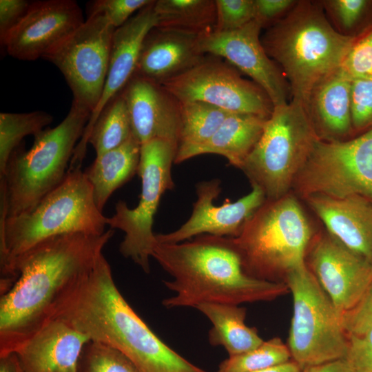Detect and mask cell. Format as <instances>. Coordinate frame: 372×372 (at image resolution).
I'll return each instance as SVG.
<instances>
[{
	"mask_svg": "<svg viewBox=\"0 0 372 372\" xmlns=\"http://www.w3.org/2000/svg\"><path fill=\"white\" fill-rule=\"evenodd\" d=\"M114 234L110 229L100 236H56L13 260L0 279V356L14 353L55 318Z\"/></svg>",
	"mask_w": 372,
	"mask_h": 372,
	"instance_id": "1",
	"label": "cell"
},
{
	"mask_svg": "<svg viewBox=\"0 0 372 372\" xmlns=\"http://www.w3.org/2000/svg\"><path fill=\"white\" fill-rule=\"evenodd\" d=\"M56 318L90 340L119 350L140 372H207L166 344L134 311L118 289L103 253L63 302Z\"/></svg>",
	"mask_w": 372,
	"mask_h": 372,
	"instance_id": "2",
	"label": "cell"
},
{
	"mask_svg": "<svg viewBox=\"0 0 372 372\" xmlns=\"http://www.w3.org/2000/svg\"><path fill=\"white\" fill-rule=\"evenodd\" d=\"M152 257L172 278L163 281L174 292L162 302L167 309L271 301L289 291L284 282L249 275L233 238L203 234L178 243L156 241Z\"/></svg>",
	"mask_w": 372,
	"mask_h": 372,
	"instance_id": "3",
	"label": "cell"
},
{
	"mask_svg": "<svg viewBox=\"0 0 372 372\" xmlns=\"http://www.w3.org/2000/svg\"><path fill=\"white\" fill-rule=\"evenodd\" d=\"M356 38L335 30L320 1L301 0L271 25L261 42L280 66L291 100L304 106L313 88L341 67Z\"/></svg>",
	"mask_w": 372,
	"mask_h": 372,
	"instance_id": "4",
	"label": "cell"
},
{
	"mask_svg": "<svg viewBox=\"0 0 372 372\" xmlns=\"http://www.w3.org/2000/svg\"><path fill=\"white\" fill-rule=\"evenodd\" d=\"M90 116L89 111L72 102L58 125L34 136L30 149L21 144L12 152L0 175V217L31 210L63 181Z\"/></svg>",
	"mask_w": 372,
	"mask_h": 372,
	"instance_id": "5",
	"label": "cell"
},
{
	"mask_svg": "<svg viewBox=\"0 0 372 372\" xmlns=\"http://www.w3.org/2000/svg\"><path fill=\"white\" fill-rule=\"evenodd\" d=\"M106 218L96 207L92 187L81 167L69 169L63 181L31 210L0 217V273L39 242L67 234L100 236Z\"/></svg>",
	"mask_w": 372,
	"mask_h": 372,
	"instance_id": "6",
	"label": "cell"
},
{
	"mask_svg": "<svg viewBox=\"0 0 372 372\" xmlns=\"http://www.w3.org/2000/svg\"><path fill=\"white\" fill-rule=\"evenodd\" d=\"M314 234L297 197L290 192L266 199L233 240L249 275L284 282L289 272L306 263Z\"/></svg>",
	"mask_w": 372,
	"mask_h": 372,
	"instance_id": "7",
	"label": "cell"
},
{
	"mask_svg": "<svg viewBox=\"0 0 372 372\" xmlns=\"http://www.w3.org/2000/svg\"><path fill=\"white\" fill-rule=\"evenodd\" d=\"M318 140L302 104L291 100L273 107L241 170L266 199L279 198L290 193Z\"/></svg>",
	"mask_w": 372,
	"mask_h": 372,
	"instance_id": "8",
	"label": "cell"
},
{
	"mask_svg": "<svg viewBox=\"0 0 372 372\" xmlns=\"http://www.w3.org/2000/svg\"><path fill=\"white\" fill-rule=\"evenodd\" d=\"M284 282L293 304L287 344L291 360L303 369L343 359L348 335L341 313L306 263L289 272Z\"/></svg>",
	"mask_w": 372,
	"mask_h": 372,
	"instance_id": "9",
	"label": "cell"
},
{
	"mask_svg": "<svg viewBox=\"0 0 372 372\" xmlns=\"http://www.w3.org/2000/svg\"><path fill=\"white\" fill-rule=\"evenodd\" d=\"M178 143L155 138L141 144L138 174L141 180L139 201L130 208L123 200L115 205V213L106 218L112 229L124 233L119 251L132 260L146 273L150 271L149 258L156 243L153 232L154 216L161 198L167 190L174 187L172 166L174 163Z\"/></svg>",
	"mask_w": 372,
	"mask_h": 372,
	"instance_id": "10",
	"label": "cell"
},
{
	"mask_svg": "<svg viewBox=\"0 0 372 372\" xmlns=\"http://www.w3.org/2000/svg\"><path fill=\"white\" fill-rule=\"evenodd\" d=\"M292 189L303 199L358 195L372 202V130L344 141L318 140Z\"/></svg>",
	"mask_w": 372,
	"mask_h": 372,
	"instance_id": "11",
	"label": "cell"
},
{
	"mask_svg": "<svg viewBox=\"0 0 372 372\" xmlns=\"http://www.w3.org/2000/svg\"><path fill=\"white\" fill-rule=\"evenodd\" d=\"M116 28L102 14L87 19L64 41L43 56L63 74L73 101L91 114L101 97Z\"/></svg>",
	"mask_w": 372,
	"mask_h": 372,
	"instance_id": "12",
	"label": "cell"
},
{
	"mask_svg": "<svg viewBox=\"0 0 372 372\" xmlns=\"http://www.w3.org/2000/svg\"><path fill=\"white\" fill-rule=\"evenodd\" d=\"M161 85L178 103L202 101L229 112L266 118L274 107L258 85L245 79L233 65L218 59L204 57L191 69Z\"/></svg>",
	"mask_w": 372,
	"mask_h": 372,
	"instance_id": "13",
	"label": "cell"
},
{
	"mask_svg": "<svg viewBox=\"0 0 372 372\" xmlns=\"http://www.w3.org/2000/svg\"><path fill=\"white\" fill-rule=\"evenodd\" d=\"M262 28L254 19L234 31H211L199 36V50L203 54L225 58L249 76L266 92L273 107L285 105L291 98L290 87L280 68L262 46L260 37Z\"/></svg>",
	"mask_w": 372,
	"mask_h": 372,
	"instance_id": "14",
	"label": "cell"
},
{
	"mask_svg": "<svg viewBox=\"0 0 372 372\" xmlns=\"http://www.w3.org/2000/svg\"><path fill=\"white\" fill-rule=\"evenodd\" d=\"M305 262L341 315L358 303L372 283V264L327 231L315 233Z\"/></svg>",
	"mask_w": 372,
	"mask_h": 372,
	"instance_id": "15",
	"label": "cell"
},
{
	"mask_svg": "<svg viewBox=\"0 0 372 372\" xmlns=\"http://www.w3.org/2000/svg\"><path fill=\"white\" fill-rule=\"evenodd\" d=\"M251 187L249 194L237 200L231 202L227 199L221 205L216 206L214 200L221 192L220 180L212 179L198 183L196 186L197 199L191 216L174 231L156 234V241L178 243L203 234L237 237L266 200L264 192L258 187Z\"/></svg>",
	"mask_w": 372,
	"mask_h": 372,
	"instance_id": "16",
	"label": "cell"
},
{
	"mask_svg": "<svg viewBox=\"0 0 372 372\" xmlns=\"http://www.w3.org/2000/svg\"><path fill=\"white\" fill-rule=\"evenodd\" d=\"M84 21L82 10L75 1H31L23 19L1 44L14 59H43Z\"/></svg>",
	"mask_w": 372,
	"mask_h": 372,
	"instance_id": "17",
	"label": "cell"
},
{
	"mask_svg": "<svg viewBox=\"0 0 372 372\" xmlns=\"http://www.w3.org/2000/svg\"><path fill=\"white\" fill-rule=\"evenodd\" d=\"M154 2L152 1L141 9L125 24L115 30L103 93L75 148L73 156L75 161H83L87 138L97 117L105 105L124 89L134 74L143 42L148 32L158 24L154 9Z\"/></svg>",
	"mask_w": 372,
	"mask_h": 372,
	"instance_id": "18",
	"label": "cell"
},
{
	"mask_svg": "<svg viewBox=\"0 0 372 372\" xmlns=\"http://www.w3.org/2000/svg\"><path fill=\"white\" fill-rule=\"evenodd\" d=\"M122 93L132 134L141 145L155 138L178 143L180 105L161 85L134 74Z\"/></svg>",
	"mask_w": 372,
	"mask_h": 372,
	"instance_id": "19",
	"label": "cell"
},
{
	"mask_svg": "<svg viewBox=\"0 0 372 372\" xmlns=\"http://www.w3.org/2000/svg\"><path fill=\"white\" fill-rule=\"evenodd\" d=\"M90 338L56 318L28 338L14 353L26 372H78Z\"/></svg>",
	"mask_w": 372,
	"mask_h": 372,
	"instance_id": "20",
	"label": "cell"
},
{
	"mask_svg": "<svg viewBox=\"0 0 372 372\" xmlns=\"http://www.w3.org/2000/svg\"><path fill=\"white\" fill-rule=\"evenodd\" d=\"M326 231L372 264V202L358 195L333 198L312 195L304 199Z\"/></svg>",
	"mask_w": 372,
	"mask_h": 372,
	"instance_id": "21",
	"label": "cell"
},
{
	"mask_svg": "<svg viewBox=\"0 0 372 372\" xmlns=\"http://www.w3.org/2000/svg\"><path fill=\"white\" fill-rule=\"evenodd\" d=\"M197 34L154 27L146 35L134 75L158 84L191 69L203 59Z\"/></svg>",
	"mask_w": 372,
	"mask_h": 372,
	"instance_id": "22",
	"label": "cell"
},
{
	"mask_svg": "<svg viewBox=\"0 0 372 372\" xmlns=\"http://www.w3.org/2000/svg\"><path fill=\"white\" fill-rule=\"evenodd\" d=\"M352 81L340 68L311 91L304 107L320 140L344 141L354 137Z\"/></svg>",
	"mask_w": 372,
	"mask_h": 372,
	"instance_id": "23",
	"label": "cell"
},
{
	"mask_svg": "<svg viewBox=\"0 0 372 372\" xmlns=\"http://www.w3.org/2000/svg\"><path fill=\"white\" fill-rule=\"evenodd\" d=\"M267 119L256 114L231 113L207 141L176 156L174 163L201 154H215L224 156L231 165L241 169L260 138Z\"/></svg>",
	"mask_w": 372,
	"mask_h": 372,
	"instance_id": "24",
	"label": "cell"
},
{
	"mask_svg": "<svg viewBox=\"0 0 372 372\" xmlns=\"http://www.w3.org/2000/svg\"><path fill=\"white\" fill-rule=\"evenodd\" d=\"M141 146L132 134L121 146L96 156L93 163L83 171L101 211L111 195L138 173Z\"/></svg>",
	"mask_w": 372,
	"mask_h": 372,
	"instance_id": "25",
	"label": "cell"
},
{
	"mask_svg": "<svg viewBox=\"0 0 372 372\" xmlns=\"http://www.w3.org/2000/svg\"><path fill=\"white\" fill-rule=\"evenodd\" d=\"M196 309L212 324L208 334L209 343L214 347H224L229 357L248 352L264 342L256 329L245 324V307L231 304L204 302L197 305Z\"/></svg>",
	"mask_w": 372,
	"mask_h": 372,
	"instance_id": "26",
	"label": "cell"
},
{
	"mask_svg": "<svg viewBox=\"0 0 372 372\" xmlns=\"http://www.w3.org/2000/svg\"><path fill=\"white\" fill-rule=\"evenodd\" d=\"M154 9L156 27L201 35L213 31L216 25V2L212 0H158Z\"/></svg>",
	"mask_w": 372,
	"mask_h": 372,
	"instance_id": "27",
	"label": "cell"
},
{
	"mask_svg": "<svg viewBox=\"0 0 372 372\" xmlns=\"http://www.w3.org/2000/svg\"><path fill=\"white\" fill-rule=\"evenodd\" d=\"M179 105L180 131L176 157L207 141L232 113L202 101Z\"/></svg>",
	"mask_w": 372,
	"mask_h": 372,
	"instance_id": "28",
	"label": "cell"
},
{
	"mask_svg": "<svg viewBox=\"0 0 372 372\" xmlns=\"http://www.w3.org/2000/svg\"><path fill=\"white\" fill-rule=\"evenodd\" d=\"M132 135L130 116L122 91L103 108L87 138L96 156L116 148Z\"/></svg>",
	"mask_w": 372,
	"mask_h": 372,
	"instance_id": "29",
	"label": "cell"
},
{
	"mask_svg": "<svg viewBox=\"0 0 372 372\" xmlns=\"http://www.w3.org/2000/svg\"><path fill=\"white\" fill-rule=\"evenodd\" d=\"M52 121V116L43 111L0 113V175L4 173L11 154L23 138L35 136Z\"/></svg>",
	"mask_w": 372,
	"mask_h": 372,
	"instance_id": "30",
	"label": "cell"
},
{
	"mask_svg": "<svg viewBox=\"0 0 372 372\" xmlns=\"http://www.w3.org/2000/svg\"><path fill=\"white\" fill-rule=\"evenodd\" d=\"M327 17L341 34L358 37L372 28V0L320 1Z\"/></svg>",
	"mask_w": 372,
	"mask_h": 372,
	"instance_id": "31",
	"label": "cell"
},
{
	"mask_svg": "<svg viewBox=\"0 0 372 372\" xmlns=\"http://www.w3.org/2000/svg\"><path fill=\"white\" fill-rule=\"evenodd\" d=\"M291 360L288 346L280 338L274 337L248 352L228 357L220 362L218 372H254L280 366Z\"/></svg>",
	"mask_w": 372,
	"mask_h": 372,
	"instance_id": "32",
	"label": "cell"
},
{
	"mask_svg": "<svg viewBox=\"0 0 372 372\" xmlns=\"http://www.w3.org/2000/svg\"><path fill=\"white\" fill-rule=\"evenodd\" d=\"M78 372H140L119 350L105 344L90 341L84 348Z\"/></svg>",
	"mask_w": 372,
	"mask_h": 372,
	"instance_id": "33",
	"label": "cell"
},
{
	"mask_svg": "<svg viewBox=\"0 0 372 372\" xmlns=\"http://www.w3.org/2000/svg\"><path fill=\"white\" fill-rule=\"evenodd\" d=\"M340 68L352 81L372 80V28L356 38Z\"/></svg>",
	"mask_w": 372,
	"mask_h": 372,
	"instance_id": "34",
	"label": "cell"
},
{
	"mask_svg": "<svg viewBox=\"0 0 372 372\" xmlns=\"http://www.w3.org/2000/svg\"><path fill=\"white\" fill-rule=\"evenodd\" d=\"M214 31L231 32L254 19V0H216Z\"/></svg>",
	"mask_w": 372,
	"mask_h": 372,
	"instance_id": "35",
	"label": "cell"
},
{
	"mask_svg": "<svg viewBox=\"0 0 372 372\" xmlns=\"http://www.w3.org/2000/svg\"><path fill=\"white\" fill-rule=\"evenodd\" d=\"M354 136L372 130V80H354L351 94Z\"/></svg>",
	"mask_w": 372,
	"mask_h": 372,
	"instance_id": "36",
	"label": "cell"
},
{
	"mask_svg": "<svg viewBox=\"0 0 372 372\" xmlns=\"http://www.w3.org/2000/svg\"><path fill=\"white\" fill-rule=\"evenodd\" d=\"M151 0H96L87 8V16L102 14L116 29L125 24L135 12L148 5Z\"/></svg>",
	"mask_w": 372,
	"mask_h": 372,
	"instance_id": "37",
	"label": "cell"
},
{
	"mask_svg": "<svg viewBox=\"0 0 372 372\" xmlns=\"http://www.w3.org/2000/svg\"><path fill=\"white\" fill-rule=\"evenodd\" d=\"M347 335L343 360L353 372H372V328Z\"/></svg>",
	"mask_w": 372,
	"mask_h": 372,
	"instance_id": "38",
	"label": "cell"
},
{
	"mask_svg": "<svg viewBox=\"0 0 372 372\" xmlns=\"http://www.w3.org/2000/svg\"><path fill=\"white\" fill-rule=\"evenodd\" d=\"M341 321L347 334L372 328V283L358 303L341 315Z\"/></svg>",
	"mask_w": 372,
	"mask_h": 372,
	"instance_id": "39",
	"label": "cell"
},
{
	"mask_svg": "<svg viewBox=\"0 0 372 372\" xmlns=\"http://www.w3.org/2000/svg\"><path fill=\"white\" fill-rule=\"evenodd\" d=\"M30 3L26 0H0L1 43L23 19Z\"/></svg>",
	"mask_w": 372,
	"mask_h": 372,
	"instance_id": "40",
	"label": "cell"
},
{
	"mask_svg": "<svg viewBox=\"0 0 372 372\" xmlns=\"http://www.w3.org/2000/svg\"><path fill=\"white\" fill-rule=\"evenodd\" d=\"M295 0H254V19L262 27L274 23L285 17L296 4Z\"/></svg>",
	"mask_w": 372,
	"mask_h": 372,
	"instance_id": "41",
	"label": "cell"
},
{
	"mask_svg": "<svg viewBox=\"0 0 372 372\" xmlns=\"http://www.w3.org/2000/svg\"><path fill=\"white\" fill-rule=\"evenodd\" d=\"M300 372H353L343 359L309 366Z\"/></svg>",
	"mask_w": 372,
	"mask_h": 372,
	"instance_id": "42",
	"label": "cell"
},
{
	"mask_svg": "<svg viewBox=\"0 0 372 372\" xmlns=\"http://www.w3.org/2000/svg\"><path fill=\"white\" fill-rule=\"evenodd\" d=\"M0 372H26L15 353L0 356Z\"/></svg>",
	"mask_w": 372,
	"mask_h": 372,
	"instance_id": "43",
	"label": "cell"
},
{
	"mask_svg": "<svg viewBox=\"0 0 372 372\" xmlns=\"http://www.w3.org/2000/svg\"><path fill=\"white\" fill-rule=\"evenodd\" d=\"M300 367L292 360L285 364L265 370L254 372H300Z\"/></svg>",
	"mask_w": 372,
	"mask_h": 372,
	"instance_id": "44",
	"label": "cell"
}]
</instances>
